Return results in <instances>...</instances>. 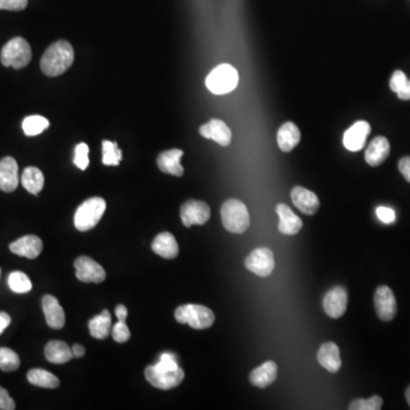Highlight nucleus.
I'll return each instance as SVG.
<instances>
[{
  "mask_svg": "<svg viewBox=\"0 0 410 410\" xmlns=\"http://www.w3.org/2000/svg\"><path fill=\"white\" fill-rule=\"evenodd\" d=\"M148 383L160 390H171L185 378V373L178 365V359L171 352L162 353L158 363L145 370Z\"/></svg>",
  "mask_w": 410,
  "mask_h": 410,
  "instance_id": "obj_1",
  "label": "nucleus"
},
{
  "mask_svg": "<svg viewBox=\"0 0 410 410\" xmlns=\"http://www.w3.org/2000/svg\"><path fill=\"white\" fill-rule=\"evenodd\" d=\"M74 51L67 40H58L51 44L45 51L40 61V69L47 77H58L73 64Z\"/></svg>",
  "mask_w": 410,
  "mask_h": 410,
  "instance_id": "obj_2",
  "label": "nucleus"
},
{
  "mask_svg": "<svg viewBox=\"0 0 410 410\" xmlns=\"http://www.w3.org/2000/svg\"><path fill=\"white\" fill-rule=\"evenodd\" d=\"M221 220L229 232L242 234L250 227L249 210L239 200H228L222 204Z\"/></svg>",
  "mask_w": 410,
  "mask_h": 410,
  "instance_id": "obj_3",
  "label": "nucleus"
},
{
  "mask_svg": "<svg viewBox=\"0 0 410 410\" xmlns=\"http://www.w3.org/2000/svg\"><path fill=\"white\" fill-rule=\"evenodd\" d=\"M32 58V51L30 45L24 38L15 37L10 39L0 53V61L1 64L6 68L20 70L27 67Z\"/></svg>",
  "mask_w": 410,
  "mask_h": 410,
  "instance_id": "obj_4",
  "label": "nucleus"
},
{
  "mask_svg": "<svg viewBox=\"0 0 410 410\" xmlns=\"http://www.w3.org/2000/svg\"><path fill=\"white\" fill-rule=\"evenodd\" d=\"M239 72L230 64L218 65L208 73L205 84L208 91L215 95L232 93L239 84Z\"/></svg>",
  "mask_w": 410,
  "mask_h": 410,
  "instance_id": "obj_5",
  "label": "nucleus"
},
{
  "mask_svg": "<svg viewBox=\"0 0 410 410\" xmlns=\"http://www.w3.org/2000/svg\"><path fill=\"white\" fill-rule=\"evenodd\" d=\"M175 318L179 324H187L194 330H205L215 323V313L201 304H184L176 309Z\"/></svg>",
  "mask_w": 410,
  "mask_h": 410,
  "instance_id": "obj_6",
  "label": "nucleus"
},
{
  "mask_svg": "<svg viewBox=\"0 0 410 410\" xmlns=\"http://www.w3.org/2000/svg\"><path fill=\"white\" fill-rule=\"evenodd\" d=\"M106 210V202L101 197H91L77 208L74 215V226L80 232H88L97 225Z\"/></svg>",
  "mask_w": 410,
  "mask_h": 410,
  "instance_id": "obj_7",
  "label": "nucleus"
},
{
  "mask_svg": "<svg viewBox=\"0 0 410 410\" xmlns=\"http://www.w3.org/2000/svg\"><path fill=\"white\" fill-rule=\"evenodd\" d=\"M244 263L246 269H249L251 273L260 277H268L275 268V258L272 250L259 248L250 253Z\"/></svg>",
  "mask_w": 410,
  "mask_h": 410,
  "instance_id": "obj_8",
  "label": "nucleus"
},
{
  "mask_svg": "<svg viewBox=\"0 0 410 410\" xmlns=\"http://www.w3.org/2000/svg\"><path fill=\"white\" fill-rule=\"evenodd\" d=\"M211 217V210L208 203L196 200H189L180 208V218L185 227L194 225L202 226L208 221Z\"/></svg>",
  "mask_w": 410,
  "mask_h": 410,
  "instance_id": "obj_9",
  "label": "nucleus"
},
{
  "mask_svg": "<svg viewBox=\"0 0 410 410\" xmlns=\"http://www.w3.org/2000/svg\"><path fill=\"white\" fill-rule=\"evenodd\" d=\"M377 316L383 322H390L397 315V300L389 286H378L374 296Z\"/></svg>",
  "mask_w": 410,
  "mask_h": 410,
  "instance_id": "obj_10",
  "label": "nucleus"
},
{
  "mask_svg": "<svg viewBox=\"0 0 410 410\" xmlns=\"http://www.w3.org/2000/svg\"><path fill=\"white\" fill-rule=\"evenodd\" d=\"M74 268L75 276L81 282L98 284L104 282L106 278V273L103 267L89 256H79L74 261Z\"/></svg>",
  "mask_w": 410,
  "mask_h": 410,
  "instance_id": "obj_11",
  "label": "nucleus"
},
{
  "mask_svg": "<svg viewBox=\"0 0 410 410\" xmlns=\"http://www.w3.org/2000/svg\"><path fill=\"white\" fill-rule=\"evenodd\" d=\"M324 310L326 315L337 319L346 313L348 308V293L342 286H337L325 294L323 300Z\"/></svg>",
  "mask_w": 410,
  "mask_h": 410,
  "instance_id": "obj_12",
  "label": "nucleus"
},
{
  "mask_svg": "<svg viewBox=\"0 0 410 410\" xmlns=\"http://www.w3.org/2000/svg\"><path fill=\"white\" fill-rule=\"evenodd\" d=\"M370 134V125L366 121H358L350 127L343 136V144L350 152H359L365 147Z\"/></svg>",
  "mask_w": 410,
  "mask_h": 410,
  "instance_id": "obj_13",
  "label": "nucleus"
},
{
  "mask_svg": "<svg viewBox=\"0 0 410 410\" xmlns=\"http://www.w3.org/2000/svg\"><path fill=\"white\" fill-rule=\"evenodd\" d=\"M293 204L306 215H313L319 210L320 202L318 196L309 189L296 186L291 192Z\"/></svg>",
  "mask_w": 410,
  "mask_h": 410,
  "instance_id": "obj_14",
  "label": "nucleus"
},
{
  "mask_svg": "<svg viewBox=\"0 0 410 410\" xmlns=\"http://www.w3.org/2000/svg\"><path fill=\"white\" fill-rule=\"evenodd\" d=\"M19 165L15 158L6 156L0 161V189L12 193L19 186Z\"/></svg>",
  "mask_w": 410,
  "mask_h": 410,
  "instance_id": "obj_15",
  "label": "nucleus"
},
{
  "mask_svg": "<svg viewBox=\"0 0 410 410\" xmlns=\"http://www.w3.org/2000/svg\"><path fill=\"white\" fill-rule=\"evenodd\" d=\"M44 249V244L38 236L27 235L16 239L10 245V250L16 256L27 259H36Z\"/></svg>",
  "mask_w": 410,
  "mask_h": 410,
  "instance_id": "obj_16",
  "label": "nucleus"
},
{
  "mask_svg": "<svg viewBox=\"0 0 410 410\" xmlns=\"http://www.w3.org/2000/svg\"><path fill=\"white\" fill-rule=\"evenodd\" d=\"M276 212L279 217V232L284 235H296L302 229V220L292 211L289 205L279 203L276 206Z\"/></svg>",
  "mask_w": 410,
  "mask_h": 410,
  "instance_id": "obj_17",
  "label": "nucleus"
},
{
  "mask_svg": "<svg viewBox=\"0 0 410 410\" xmlns=\"http://www.w3.org/2000/svg\"><path fill=\"white\" fill-rule=\"evenodd\" d=\"M200 134L203 137L215 141L224 147L228 146L232 141V132L228 128V125L218 119H212L208 123L203 125L200 128Z\"/></svg>",
  "mask_w": 410,
  "mask_h": 410,
  "instance_id": "obj_18",
  "label": "nucleus"
},
{
  "mask_svg": "<svg viewBox=\"0 0 410 410\" xmlns=\"http://www.w3.org/2000/svg\"><path fill=\"white\" fill-rule=\"evenodd\" d=\"M182 155H184V152L178 148H172V149L162 152L156 160L158 169L165 173L176 176V177H182L184 175V168L180 163Z\"/></svg>",
  "mask_w": 410,
  "mask_h": 410,
  "instance_id": "obj_19",
  "label": "nucleus"
},
{
  "mask_svg": "<svg viewBox=\"0 0 410 410\" xmlns=\"http://www.w3.org/2000/svg\"><path fill=\"white\" fill-rule=\"evenodd\" d=\"M43 310H44L48 326L54 330H61L64 327V310L55 296L47 294L43 298Z\"/></svg>",
  "mask_w": 410,
  "mask_h": 410,
  "instance_id": "obj_20",
  "label": "nucleus"
},
{
  "mask_svg": "<svg viewBox=\"0 0 410 410\" xmlns=\"http://www.w3.org/2000/svg\"><path fill=\"white\" fill-rule=\"evenodd\" d=\"M317 359L320 366H323L325 370L330 373H337L342 366V360H341L340 349L339 346L333 342H326L322 344L318 353H317Z\"/></svg>",
  "mask_w": 410,
  "mask_h": 410,
  "instance_id": "obj_21",
  "label": "nucleus"
},
{
  "mask_svg": "<svg viewBox=\"0 0 410 410\" xmlns=\"http://www.w3.org/2000/svg\"><path fill=\"white\" fill-rule=\"evenodd\" d=\"M390 154V143L387 138L378 136L374 138L365 152V160L370 167L382 165Z\"/></svg>",
  "mask_w": 410,
  "mask_h": 410,
  "instance_id": "obj_22",
  "label": "nucleus"
},
{
  "mask_svg": "<svg viewBox=\"0 0 410 410\" xmlns=\"http://www.w3.org/2000/svg\"><path fill=\"white\" fill-rule=\"evenodd\" d=\"M278 374V367L274 361H266L261 366L256 367L250 374V382L254 387L265 389L275 382Z\"/></svg>",
  "mask_w": 410,
  "mask_h": 410,
  "instance_id": "obj_23",
  "label": "nucleus"
},
{
  "mask_svg": "<svg viewBox=\"0 0 410 410\" xmlns=\"http://www.w3.org/2000/svg\"><path fill=\"white\" fill-rule=\"evenodd\" d=\"M152 250L165 259H175L178 256L179 246L175 236L168 232L158 234L152 243Z\"/></svg>",
  "mask_w": 410,
  "mask_h": 410,
  "instance_id": "obj_24",
  "label": "nucleus"
},
{
  "mask_svg": "<svg viewBox=\"0 0 410 410\" xmlns=\"http://www.w3.org/2000/svg\"><path fill=\"white\" fill-rule=\"evenodd\" d=\"M300 141H301V132L296 127V123H293V122H285L277 132V143H278L279 148H280V151L285 152V153L294 149L296 145L299 144Z\"/></svg>",
  "mask_w": 410,
  "mask_h": 410,
  "instance_id": "obj_25",
  "label": "nucleus"
},
{
  "mask_svg": "<svg viewBox=\"0 0 410 410\" xmlns=\"http://www.w3.org/2000/svg\"><path fill=\"white\" fill-rule=\"evenodd\" d=\"M45 357L51 363L62 365L70 361L73 353L70 346L63 341H51L45 348Z\"/></svg>",
  "mask_w": 410,
  "mask_h": 410,
  "instance_id": "obj_26",
  "label": "nucleus"
},
{
  "mask_svg": "<svg viewBox=\"0 0 410 410\" xmlns=\"http://www.w3.org/2000/svg\"><path fill=\"white\" fill-rule=\"evenodd\" d=\"M89 330L91 337L97 340H104L112 333L111 313L108 310H103L99 315L89 320Z\"/></svg>",
  "mask_w": 410,
  "mask_h": 410,
  "instance_id": "obj_27",
  "label": "nucleus"
},
{
  "mask_svg": "<svg viewBox=\"0 0 410 410\" xmlns=\"http://www.w3.org/2000/svg\"><path fill=\"white\" fill-rule=\"evenodd\" d=\"M21 182L27 192L34 195H38L44 189V173L36 167H29L22 173Z\"/></svg>",
  "mask_w": 410,
  "mask_h": 410,
  "instance_id": "obj_28",
  "label": "nucleus"
},
{
  "mask_svg": "<svg viewBox=\"0 0 410 410\" xmlns=\"http://www.w3.org/2000/svg\"><path fill=\"white\" fill-rule=\"evenodd\" d=\"M27 381L36 387H45V389H56L60 385V380L54 374L49 373L47 370L34 368L27 373Z\"/></svg>",
  "mask_w": 410,
  "mask_h": 410,
  "instance_id": "obj_29",
  "label": "nucleus"
},
{
  "mask_svg": "<svg viewBox=\"0 0 410 410\" xmlns=\"http://www.w3.org/2000/svg\"><path fill=\"white\" fill-rule=\"evenodd\" d=\"M48 127H49V121L41 115H30L24 119L22 123L24 134L29 137L40 135L41 132H44Z\"/></svg>",
  "mask_w": 410,
  "mask_h": 410,
  "instance_id": "obj_30",
  "label": "nucleus"
},
{
  "mask_svg": "<svg viewBox=\"0 0 410 410\" xmlns=\"http://www.w3.org/2000/svg\"><path fill=\"white\" fill-rule=\"evenodd\" d=\"M8 286L13 292L19 294L30 292L32 289V282L30 278L22 272H13L8 276Z\"/></svg>",
  "mask_w": 410,
  "mask_h": 410,
  "instance_id": "obj_31",
  "label": "nucleus"
},
{
  "mask_svg": "<svg viewBox=\"0 0 410 410\" xmlns=\"http://www.w3.org/2000/svg\"><path fill=\"white\" fill-rule=\"evenodd\" d=\"M103 165H120L122 160L121 149H119L118 144L114 141H103Z\"/></svg>",
  "mask_w": 410,
  "mask_h": 410,
  "instance_id": "obj_32",
  "label": "nucleus"
},
{
  "mask_svg": "<svg viewBox=\"0 0 410 410\" xmlns=\"http://www.w3.org/2000/svg\"><path fill=\"white\" fill-rule=\"evenodd\" d=\"M20 367V357L10 348H0V370L14 372Z\"/></svg>",
  "mask_w": 410,
  "mask_h": 410,
  "instance_id": "obj_33",
  "label": "nucleus"
},
{
  "mask_svg": "<svg viewBox=\"0 0 410 410\" xmlns=\"http://www.w3.org/2000/svg\"><path fill=\"white\" fill-rule=\"evenodd\" d=\"M383 406V399L380 396H373L370 399H357L350 404V410H380Z\"/></svg>",
  "mask_w": 410,
  "mask_h": 410,
  "instance_id": "obj_34",
  "label": "nucleus"
},
{
  "mask_svg": "<svg viewBox=\"0 0 410 410\" xmlns=\"http://www.w3.org/2000/svg\"><path fill=\"white\" fill-rule=\"evenodd\" d=\"M88 154H89V147H88L87 144L81 143V144L75 146L73 162L74 165H77V168L80 169V170H86L88 165H89Z\"/></svg>",
  "mask_w": 410,
  "mask_h": 410,
  "instance_id": "obj_35",
  "label": "nucleus"
},
{
  "mask_svg": "<svg viewBox=\"0 0 410 410\" xmlns=\"http://www.w3.org/2000/svg\"><path fill=\"white\" fill-rule=\"evenodd\" d=\"M112 337L118 343H125L130 339V330L125 322L118 320V323L112 327Z\"/></svg>",
  "mask_w": 410,
  "mask_h": 410,
  "instance_id": "obj_36",
  "label": "nucleus"
},
{
  "mask_svg": "<svg viewBox=\"0 0 410 410\" xmlns=\"http://www.w3.org/2000/svg\"><path fill=\"white\" fill-rule=\"evenodd\" d=\"M407 77L402 71L398 70L392 74L390 80V88L391 91H394L396 94H398L399 91L404 88L405 84H407Z\"/></svg>",
  "mask_w": 410,
  "mask_h": 410,
  "instance_id": "obj_37",
  "label": "nucleus"
},
{
  "mask_svg": "<svg viewBox=\"0 0 410 410\" xmlns=\"http://www.w3.org/2000/svg\"><path fill=\"white\" fill-rule=\"evenodd\" d=\"M29 0H0V10H23L27 8Z\"/></svg>",
  "mask_w": 410,
  "mask_h": 410,
  "instance_id": "obj_38",
  "label": "nucleus"
},
{
  "mask_svg": "<svg viewBox=\"0 0 410 410\" xmlns=\"http://www.w3.org/2000/svg\"><path fill=\"white\" fill-rule=\"evenodd\" d=\"M376 215L381 221L387 225H390L396 221V212L394 208H387V206H378L376 208Z\"/></svg>",
  "mask_w": 410,
  "mask_h": 410,
  "instance_id": "obj_39",
  "label": "nucleus"
},
{
  "mask_svg": "<svg viewBox=\"0 0 410 410\" xmlns=\"http://www.w3.org/2000/svg\"><path fill=\"white\" fill-rule=\"evenodd\" d=\"M15 402L3 387H0V410L15 409Z\"/></svg>",
  "mask_w": 410,
  "mask_h": 410,
  "instance_id": "obj_40",
  "label": "nucleus"
},
{
  "mask_svg": "<svg viewBox=\"0 0 410 410\" xmlns=\"http://www.w3.org/2000/svg\"><path fill=\"white\" fill-rule=\"evenodd\" d=\"M398 168L401 175L404 176V178L410 182V156L400 158V161L398 163Z\"/></svg>",
  "mask_w": 410,
  "mask_h": 410,
  "instance_id": "obj_41",
  "label": "nucleus"
},
{
  "mask_svg": "<svg viewBox=\"0 0 410 410\" xmlns=\"http://www.w3.org/2000/svg\"><path fill=\"white\" fill-rule=\"evenodd\" d=\"M10 315L6 313H0V335L3 334V330H6L7 327L10 326Z\"/></svg>",
  "mask_w": 410,
  "mask_h": 410,
  "instance_id": "obj_42",
  "label": "nucleus"
},
{
  "mask_svg": "<svg viewBox=\"0 0 410 410\" xmlns=\"http://www.w3.org/2000/svg\"><path fill=\"white\" fill-rule=\"evenodd\" d=\"M115 316H117L118 320L125 322L127 317H128V309H127L123 304H119V306L115 308Z\"/></svg>",
  "mask_w": 410,
  "mask_h": 410,
  "instance_id": "obj_43",
  "label": "nucleus"
},
{
  "mask_svg": "<svg viewBox=\"0 0 410 410\" xmlns=\"http://www.w3.org/2000/svg\"><path fill=\"white\" fill-rule=\"evenodd\" d=\"M398 97L402 101H409L410 99V80L408 79L407 84H405L404 88L398 93Z\"/></svg>",
  "mask_w": 410,
  "mask_h": 410,
  "instance_id": "obj_44",
  "label": "nucleus"
},
{
  "mask_svg": "<svg viewBox=\"0 0 410 410\" xmlns=\"http://www.w3.org/2000/svg\"><path fill=\"white\" fill-rule=\"evenodd\" d=\"M72 353H73V357H75V358H81V357L84 356L86 349L80 344H74L73 348H72Z\"/></svg>",
  "mask_w": 410,
  "mask_h": 410,
  "instance_id": "obj_45",
  "label": "nucleus"
},
{
  "mask_svg": "<svg viewBox=\"0 0 410 410\" xmlns=\"http://www.w3.org/2000/svg\"><path fill=\"white\" fill-rule=\"evenodd\" d=\"M406 399H407V402L410 407V387H408L407 391H406Z\"/></svg>",
  "mask_w": 410,
  "mask_h": 410,
  "instance_id": "obj_46",
  "label": "nucleus"
}]
</instances>
